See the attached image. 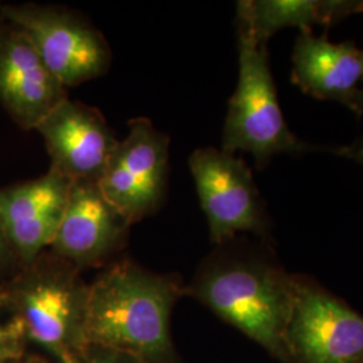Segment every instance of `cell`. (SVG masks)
<instances>
[{
    "label": "cell",
    "mask_w": 363,
    "mask_h": 363,
    "mask_svg": "<svg viewBox=\"0 0 363 363\" xmlns=\"http://www.w3.org/2000/svg\"><path fill=\"white\" fill-rule=\"evenodd\" d=\"M184 294L279 362L289 363L286 333L295 300V273L286 272L269 242L256 245L235 237L217 245Z\"/></svg>",
    "instance_id": "obj_1"
},
{
    "label": "cell",
    "mask_w": 363,
    "mask_h": 363,
    "mask_svg": "<svg viewBox=\"0 0 363 363\" xmlns=\"http://www.w3.org/2000/svg\"><path fill=\"white\" fill-rule=\"evenodd\" d=\"M183 294L175 276L117 262L89 284L88 343L140 363H177L171 313Z\"/></svg>",
    "instance_id": "obj_2"
},
{
    "label": "cell",
    "mask_w": 363,
    "mask_h": 363,
    "mask_svg": "<svg viewBox=\"0 0 363 363\" xmlns=\"http://www.w3.org/2000/svg\"><path fill=\"white\" fill-rule=\"evenodd\" d=\"M4 303L22 323L27 342L70 363L85 350L89 284L79 271L45 252L0 286Z\"/></svg>",
    "instance_id": "obj_3"
},
{
    "label": "cell",
    "mask_w": 363,
    "mask_h": 363,
    "mask_svg": "<svg viewBox=\"0 0 363 363\" xmlns=\"http://www.w3.org/2000/svg\"><path fill=\"white\" fill-rule=\"evenodd\" d=\"M238 81L229 100L222 128L220 150L253 156L264 169L277 155L300 156L322 150L289 130L274 85L268 45H259L235 26Z\"/></svg>",
    "instance_id": "obj_4"
},
{
    "label": "cell",
    "mask_w": 363,
    "mask_h": 363,
    "mask_svg": "<svg viewBox=\"0 0 363 363\" xmlns=\"http://www.w3.org/2000/svg\"><path fill=\"white\" fill-rule=\"evenodd\" d=\"M189 167L214 245L247 233L269 242L272 220L242 157L220 148L202 147L189 157Z\"/></svg>",
    "instance_id": "obj_5"
},
{
    "label": "cell",
    "mask_w": 363,
    "mask_h": 363,
    "mask_svg": "<svg viewBox=\"0 0 363 363\" xmlns=\"http://www.w3.org/2000/svg\"><path fill=\"white\" fill-rule=\"evenodd\" d=\"M3 19L22 28L42 61L65 86H77L109 70L112 52L84 16L60 6L0 4Z\"/></svg>",
    "instance_id": "obj_6"
},
{
    "label": "cell",
    "mask_w": 363,
    "mask_h": 363,
    "mask_svg": "<svg viewBox=\"0 0 363 363\" xmlns=\"http://www.w3.org/2000/svg\"><path fill=\"white\" fill-rule=\"evenodd\" d=\"M286 343L289 363H363V315L315 279L295 273Z\"/></svg>",
    "instance_id": "obj_7"
},
{
    "label": "cell",
    "mask_w": 363,
    "mask_h": 363,
    "mask_svg": "<svg viewBox=\"0 0 363 363\" xmlns=\"http://www.w3.org/2000/svg\"><path fill=\"white\" fill-rule=\"evenodd\" d=\"M99 181L106 199L130 223L160 208L169 183V138L145 117L130 120Z\"/></svg>",
    "instance_id": "obj_8"
},
{
    "label": "cell",
    "mask_w": 363,
    "mask_h": 363,
    "mask_svg": "<svg viewBox=\"0 0 363 363\" xmlns=\"http://www.w3.org/2000/svg\"><path fill=\"white\" fill-rule=\"evenodd\" d=\"M130 226L128 218L106 199L99 182H73L49 252L81 272L104 262L123 247Z\"/></svg>",
    "instance_id": "obj_9"
},
{
    "label": "cell",
    "mask_w": 363,
    "mask_h": 363,
    "mask_svg": "<svg viewBox=\"0 0 363 363\" xmlns=\"http://www.w3.org/2000/svg\"><path fill=\"white\" fill-rule=\"evenodd\" d=\"M35 130L43 138L50 167L72 182H99L118 140L103 113L69 97Z\"/></svg>",
    "instance_id": "obj_10"
},
{
    "label": "cell",
    "mask_w": 363,
    "mask_h": 363,
    "mask_svg": "<svg viewBox=\"0 0 363 363\" xmlns=\"http://www.w3.org/2000/svg\"><path fill=\"white\" fill-rule=\"evenodd\" d=\"M72 184L62 172L50 167L37 179L0 189V217L22 268L52 247Z\"/></svg>",
    "instance_id": "obj_11"
},
{
    "label": "cell",
    "mask_w": 363,
    "mask_h": 363,
    "mask_svg": "<svg viewBox=\"0 0 363 363\" xmlns=\"http://www.w3.org/2000/svg\"><path fill=\"white\" fill-rule=\"evenodd\" d=\"M65 99V86L42 61L26 33L4 19L0 28V104L15 124L35 130Z\"/></svg>",
    "instance_id": "obj_12"
},
{
    "label": "cell",
    "mask_w": 363,
    "mask_h": 363,
    "mask_svg": "<svg viewBox=\"0 0 363 363\" xmlns=\"http://www.w3.org/2000/svg\"><path fill=\"white\" fill-rule=\"evenodd\" d=\"M292 64L291 81L304 94L335 101L362 116V50L352 40L335 43L325 34L300 31Z\"/></svg>",
    "instance_id": "obj_13"
},
{
    "label": "cell",
    "mask_w": 363,
    "mask_h": 363,
    "mask_svg": "<svg viewBox=\"0 0 363 363\" xmlns=\"http://www.w3.org/2000/svg\"><path fill=\"white\" fill-rule=\"evenodd\" d=\"M363 13V0H240L235 6V26L241 27L259 45H268L286 27L312 31L315 26H335Z\"/></svg>",
    "instance_id": "obj_14"
},
{
    "label": "cell",
    "mask_w": 363,
    "mask_h": 363,
    "mask_svg": "<svg viewBox=\"0 0 363 363\" xmlns=\"http://www.w3.org/2000/svg\"><path fill=\"white\" fill-rule=\"evenodd\" d=\"M26 345L23 325L7 308L0 291V363H13L22 359Z\"/></svg>",
    "instance_id": "obj_15"
},
{
    "label": "cell",
    "mask_w": 363,
    "mask_h": 363,
    "mask_svg": "<svg viewBox=\"0 0 363 363\" xmlns=\"http://www.w3.org/2000/svg\"><path fill=\"white\" fill-rule=\"evenodd\" d=\"M70 363H140L125 354L89 345Z\"/></svg>",
    "instance_id": "obj_16"
},
{
    "label": "cell",
    "mask_w": 363,
    "mask_h": 363,
    "mask_svg": "<svg viewBox=\"0 0 363 363\" xmlns=\"http://www.w3.org/2000/svg\"><path fill=\"white\" fill-rule=\"evenodd\" d=\"M15 264H19V259L13 250V245L10 242V238L6 232L4 223L0 217V273L7 272L11 269ZM22 268V265H21Z\"/></svg>",
    "instance_id": "obj_17"
},
{
    "label": "cell",
    "mask_w": 363,
    "mask_h": 363,
    "mask_svg": "<svg viewBox=\"0 0 363 363\" xmlns=\"http://www.w3.org/2000/svg\"><path fill=\"white\" fill-rule=\"evenodd\" d=\"M328 151L333 152L334 155L349 159V160H352V162L359 163V164L363 166V136L359 138V139H357L355 142H352L351 144L339 145V147H335V148H330Z\"/></svg>",
    "instance_id": "obj_18"
},
{
    "label": "cell",
    "mask_w": 363,
    "mask_h": 363,
    "mask_svg": "<svg viewBox=\"0 0 363 363\" xmlns=\"http://www.w3.org/2000/svg\"><path fill=\"white\" fill-rule=\"evenodd\" d=\"M13 363H46L45 361H42V359H38V358H22V359H19V361H16V362Z\"/></svg>",
    "instance_id": "obj_19"
},
{
    "label": "cell",
    "mask_w": 363,
    "mask_h": 363,
    "mask_svg": "<svg viewBox=\"0 0 363 363\" xmlns=\"http://www.w3.org/2000/svg\"><path fill=\"white\" fill-rule=\"evenodd\" d=\"M362 89H361V91H362V106H363V50H362V86H361Z\"/></svg>",
    "instance_id": "obj_20"
},
{
    "label": "cell",
    "mask_w": 363,
    "mask_h": 363,
    "mask_svg": "<svg viewBox=\"0 0 363 363\" xmlns=\"http://www.w3.org/2000/svg\"><path fill=\"white\" fill-rule=\"evenodd\" d=\"M3 22H4V19H3V16H1V13H0V28L3 26Z\"/></svg>",
    "instance_id": "obj_21"
}]
</instances>
